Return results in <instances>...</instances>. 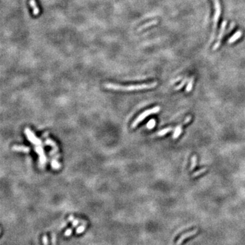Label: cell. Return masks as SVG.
Here are the masks:
<instances>
[{"label": "cell", "instance_id": "cell-1", "mask_svg": "<svg viewBox=\"0 0 245 245\" xmlns=\"http://www.w3.org/2000/svg\"><path fill=\"white\" fill-rule=\"evenodd\" d=\"M157 85V82H153L148 84H134V85H127V86H123V85L113 84V83H106L104 84V87L108 89L115 90V91H137L147 89H152L155 87Z\"/></svg>", "mask_w": 245, "mask_h": 245}, {"label": "cell", "instance_id": "cell-2", "mask_svg": "<svg viewBox=\"0 0 245 245\" xmlns=\"http://www.w3.org/2000/svg\"><path fill=\"white\" fill-rule=\"evenodd\" d=\"M160 109H161V108L159 106H155L153 108H151L149 110H147V111H145L144 112H143L142 114H140L139 116L136 118V120H135L133 122V123H132L131 127L132 128L136 127L137 125H138L140 122H142V121L145 119V118L150 116L151 114L158 113V112L160 111Z\"/></svg>", "mask_w": 245, "mask_h": 245}, {"label": "cell", "instance_id": "cell-3", "mask_svg": "<svg viewBox=\"0 0 245 245\" xmlns=\"http://www.w3.org/2000/svg\"><path fill=\"white\" fill-rule=\"evenodd\" d=\"M213 1H214V18H213L214 31H213V34L212 35L211 40H214V31H215V29L217 28V25L219 21L220 15H221V5H220L219 0H213Z\"/></svg>", "mask_w": 245, "mask_h": 245}, {"label": "cell", "instance_id": "cell-4", "mask_svg": "<svg viewBox=\"0 0 245 245\" xmlns=\"http://www.w3.org/2000/svg\"><path fill=\"white\" fill-rule=\"evenodd\" d=\"M25 134H26L27 139L29 140V142H31V144L35 146H42V140L38 138V137L35 136V135L34 134V132H32L29 128L26 127L25 129Z\"/></svg>", "mask_w": 245, "mask_h": 245}, {"label": "cell", "instance_id": "cell-5", "mask_svg": "<svg viewBox=\"0 0 245 245\" xmlns=\"http://www.w3.org/2000/svg\"><path fill=\"white\" fill-rule=\"evenodd\" d=\"M35 151L39 155V164L42 167H45L46 163V157L45 154V151L42 146H36L35 147Z\"/></svg>", "mask_w": 245, "mask_h": 245}, {"label": "cell", "instance_id": "cell-6", "mask_svg": "<svg viewBox=\"0 0 245 245\" xmlns=\"http://www.w3.org/2000/svg\"><path fill=\"white\" fill-rule=\"evenodd\" d=\"M191 116H188L186 118L185 120L184 121V122L182 124H180V125H178L177 127H176L174 134H173V136H172V138L173 139L175 140V139L178 138V136H179L181 134V133H182L183 126L184 125H186V124L189 123L190 121H191Z\"/></svg>", "mask_w": 245, "mask_h": 245}, {"label": "cell", "instance_id": "cell-7", "mask_svg": "<svg viewBox=\"0 0 245 245\" xmlns=\"http://www.w3.org/2000/svg\"><path fill=\"white\" fill-rule=\"evenodd\" d=\"M226 25H227V21H223V23L221 24V29H220L219 36H218V38H217V42L215 43V45H214V46H213V50H216V49L218 48L219 47L220 45H221V42L222 38L224 35V31H225V27H226Z\"/></svg>", "mask_w": 245, "mask_h": 245}, {"label": "cell", "instance_id": "cell-8", "mask_svg": "<svg viewBox=\"0 0 245 245\" xmlns=\"http://www.w3.org/2000/svg\"><path fill=\"white\" fill-rule=\"evenodd\" d=\"M197 232H198L197 229H194L193 230L189 231V232L184 233L183 234L181 235L180 237L178 239L177 241V243H176V244H177V245H180L181 244L183 243V241L184 240H186L187 238H190V237H191V236L195 235L197 233Z\"/></svg>", "mask_w": 245, "mask_h": 245}, {"label": "cell", "instance_id": "cell-9", "mask_svg": "<svg viewBox=\"0 0 245 245\" xmlns=\"http://www.w3.org/2000/svg\"><path fill=\"white\" fill-rule=\"evenodd\" d=\"M29 4L30 5V7L32 9V13L34 16H38L40 13V10L39 7L38 6V4L35 0H29Z\"/></svg>", "mask_w": 245, "mask_h": 245}, {"label": "cell", "instance_id": "cell-10", "mask_svg": "<svg viewBox=\"0 0 245 245\" xmlns=\"http://www.w3.org/2000/svg\"><path fill=\"white\" fill-rule=\"evenodd\" d=\"M12 150L14 151H18V152H23L27 153L30 151V148L28 147L22 145H14L12 147Z\"/></svg>", "mask_w": 245, "mask_h": 245}, {"label": "cell", "instance_id": "cell-11", "mask_svg": "<svg viewBox=\"0 0 245 245\" xmlns=\"http://www.w3.org/2000/svg\"><path fill=\"white\" fill-rule=\"evenodd\" d=\"M242 35H243V32H242V31H240V30H239V31H236L235 34H233L229 40H228V41H227L228 43L232 44L233 42H235L236 41H237L239 38L242 36Z\"/></svg>", "mask_w": 245, "mask_h": 245}, {"label": "cell", "instance_id": "cell-12", "mask_svg": "<svg viewBox=\"0 0 245 245\" xmlns=\"http://www.w3.org/2000/svg\"><path fill=\"white\" fill-rule=\"evenodd\" d=\"M157 23V21H152L148 22V23H145V24L142 25L140 26L139 28L137 29V32L141 31H142V30L148 28V27H150L153 26V25H156Z\"/></svg>", "mask_w": 245, "mask_h": 245}, {"label": "cell", "instance_id": "cell-13", "mask_svg": "<svg viewBox=\"0 0 245 245\" xmlns=\"http://www.w3.org/2000/svg\"><path fill=\"white\" fill-rule=\"evenodd\" d=\"M173 130V128L172 127H166L164 129H161V130L159 131V132H157L155 136H159V137H161V136H164L165 135L167 134V133H169V132L172 131Z\"/></svg>", "mask_w": 245, "mask_h": 245}, {"label": "cell", "instance_id": "cell-14", "mask_svg": "<svg viewBox=\"0 0 245 245\" xmlns=\"http://www.w3.org/2000/svg\"><path fill=\"white\" fill-rule=\"evenodd\" d=\"M45 143L46 145H49V146H51L52 147H53V150L57 151V152H58L59 151V148L58 147H57L56 143L53 140H51L50 138H46V140H45Z\"/></svg>", "mask_w": 245, "mask_h": 245}, {"label": "cell", "instance_id": "cell-15", "mask_svg": "<svg viewBox=\"0 0 245 245\" xmlns=\"http://www.w3.org/2000/svg\"><path fill=\"white\" fill-rule=\"evenodd\" d=\"M51 166L54 170H59L61 167V164H60L56 158L53 157L51 159Z\"/></svg>", "mask_w": 245, "mask_h": 245}, {"label": "cell", "instance_id": "cell-16", "mask_svg": "<svg viewBox=\"0 0 245 245\" xmlns=\"http://www.w3.org/2000/svg\"><path fill=\"white\" fill-rule=\"evenodd\" d=\"M206 171H207V167H204V168H202V169L200 170H197V171L195 172L194 173V174H192L191 177H192L193 178L197 177H198V176H200V175H201L202 174H203V173L206 172Z\"/></svg>", "mask_w": 245, "mask_h": 245}, {"label": "cell", "instance_id": "cell-17", "mask_svg": "<svg viewBox=\"0 0 245 245\" xmlns=\"http://www.w3.org/2000/svg\"><path fill=\"white\" fill-rule=\"evenodd\" d=\"M196 165H197V156L196 155H194L191 158V166H190V171H191V170H194L195 167H196Z\"/></svg>", "mask_w": 245, "mask_h": 245}, {"label": "cell", "instance_id": "cell-18", "mask_svg": "<svg viewBox=\"0 0 245 245\" xmlns=\"http://www.w3.org/2000/svg\"><path fill=\"white\" fill-rule=\"evenodd\" d=\"M194 77H192V78L190 79V81H189V83L187 84V88H186V92L189 93L192 90V88H193V84H194Z\"/></svg>", "mask_w": 245, "mask_h": 245}, {"label": "cell", "instance_id": "cell-19", "mask_svg": "<svg viewBox=\"0 0 245 245\" xmlns=\"http://www.w3.org/2000/svg\"><path fill=\"white\" fill-rule=\"evenodd\" d=\"M155 124H156V122H155V119H151L149 121H148V123H147V127L148 129H153L154 127H155Z\"/></svg>", "mask_w": 245, "mask_h": 245}, {"label": "cell", "instance_id": "cell-20", "mask_svg": "<svg viewBox=\"0 0 245 245\" xmlns=\"http://www.w3.org/2000/svg\"><path fill=\"white\" fill-rule=\"evenodd\" d=\"M187 81H188V79H187V78H184L183 81L181 82V83L179 85H178V86H177L174 88V90L175 91H178V90H180V89H182V88L184 86V84H186V82H187Z\"/></svg>", "mask_w": 245, "mask_h": 245}, {"label": "cell", "instance_id": "cell-21", "mask_svg": "<svg viewBox=\"0 0 245 245\" xmlns=\"http://www.w3.org/2000/svg\"><path fill=\"white\" fill-rule=\"evenodd\" d=\"M84 230H85V225H81V226H80V227H78V229L76 230V233H78V234H79V233H81L83 232L84 231Z\"/></svg>", "mask_w": 245, "mask_h": 245}, {"label": "cell", "instance_id": "cell-22", "mask_svg": "<svg viewBox=\"0 0 245 245\" xmlns=\"http://www.w3.org/2000/svg\"><path fill=\"white\" fill-rule=\"evenodd\" d=\"M57 240H56V234L55 233H52L51 235V243L52 245H57Z\"/></svg>", "mask_w": 245, "mask_h": 245}, {"label": "cell", "instance_id": "cell-23", "mask_svg": "<svg viewBox=\"0 0 245 245\" xmlns=\"http://www.w3.org/2000/svg\"><path fill=\"white\" fill-rule=\"evenodd\" d=\"M42 243L43 245H48V237L46 235H44L42 236Z\"/></svg>", "mask_w": 245, "mask_h": 245}, {"label": "cell", "instance_id": "cell-24", "mask_svg": "<svg viewBox=\"0 0 245 245\" xmlns=\"http://www.w3.org/2000/svg\"><path fill=\"white\" fill-rule=\"evenodd\" d=\"M71 233H72V229H68L65 231L64 235L66 237H69V236H71Z\"/></svg>", "mask_w": 245, "mask_h": 245}, {"label": "cell", "instance_id": "cell-25", "mask_svg": "<svg viewBox=\"0 0 245 245\" xmlns=\"http://www.w3.org/2000/svg\"><path fill=\"white\" fill-rule=\"evenodd\" d=\"M79 223V221L78 220H77V219H74V221H72V227H76L77 225H78V224Z\"/></svg>", "mask_w": 245, "mask_h": 245}, {"label": "cell", "instance_id": "cell-26", "mask_svg": "<svg viewBox=\"0 0 245 245\" xmlns=\"http://www.w3.org/2000/svg\"><path fill=\"white\" fill-rule=\"evenodd\" d=\"M68 219L69 221H73L74 220V216H72V215H70V216H69Z\"/></svg>", "mask_w": 245, "mask_h": 245}, {"label": "cell", "instance_id": "cell-27", "mask_svg": "<svg viewBox=\"0 0 245 245\" xmlns=\"http://www.w3.org/2000/svg\"><path fill=\"white\" fill-rule=\"evenodd\" d=\"M180 79H181V77H178V78H177V79H175L174 81H173L172 82V84H173V83H175V82H177L178 81H180Z\"/></svg>", "mask_w": 245, "mask_h": 245}]
</instances>
